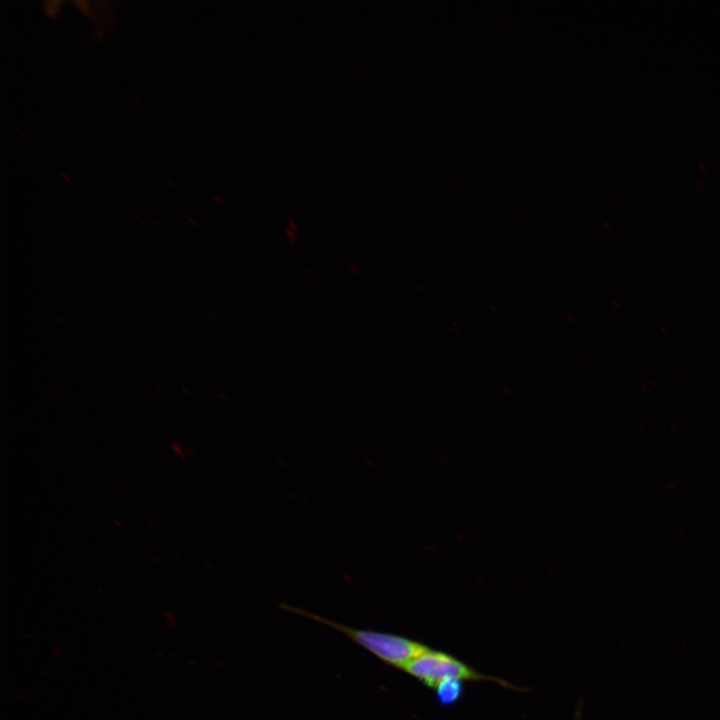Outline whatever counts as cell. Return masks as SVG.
<instances>
[{
  "instance_id": "obj_1",
  "label": "cell",
  "mask_w": 720,
  "mask_h": 720,
  "mask_svg": "<svg viewBox=\"0 0 720 720\" xmlns=\"http://www.w3.org/2000/svg\"><path fill=\"white\" fill-rule=\"evenodd\" d=\"M280 607L282 610L305 616L341 632L385 664L398 669H401L412 659L430 648L421 642L401 635L370 629L352 628L301 608L285 604H281Z\"/></svg>"
},
{
  "instance_id": "obj_2",
  "label": "cell",
  "mask_w": 720,
  "mask_h": 720,
  "mask_svg": "<svg viewBox=\"0 0 720 720\" xmlns=\"http://www.w3.org/2000/svg\"><path fill=\"white\" fill-rule=\"evenodd\" d=\"M401 670L430 689L444 680L455 679L463 682L489 681L504 688L519 690L503 679L480 673L451 654L431 648L412 659Z\"/></svg>"
},
{
  "instance_id": "obj_3",
  "label": "cell",
  "mask_w": 720,
  "mask_h": 720,
  "mask_svg": "<svg viewBox=\"0 0 720 720\" xmlns=\"http://www.w3.org/2000/svg\"><path fill=\"white\" fill-rule=\"evenodd\" d=\"M436 699L442 706L456 704L463 696V681L447 679L440 682L435 688Z\"/></svg>"
},
{
  "instance_id": "obj_4",
  "label": "cell",
  "mask_w": 720,
  "mask_h": 720,
  "mask_svg": "<svg viewBox=\"0 0 720 720\" xmlns=\"http://www.w3.org/2000/svg\"><path fill=\"white\" fill-rule=\"evenodd\" d=\"M59 4H61V2H58V1L47 2L46 8H45L47 14H49L51 12V10H53L52 16L57 15V11L59 10Z\"/></svg>"
},
{
  "instance_id": "obj_5",
  "label": "cell",
  "mask_w": 720,
  "mask_h": 720,
  "mask_svg": "<svg viewBox=\"0 0 720 720\" xmlns=\"http://www.w3.org/2000/svg\"><path fill=\"white\" fill-rule=\"evenodd\" d=\"M171 448L178 456H180L182 458L184 457L183 448L177 442H172Z\"/></svg>"
},
{
  "instance_id": "obj_6",
  "label": "cell",
  "mask_w": 720,
  "mask_h": 720,
  "mask_svg": "<svg viewBox=\"0 0 720 720\" xmlns=\"http://www.w3.org/2000/svg\"><path fill=\"white\" fill-rule=\"evenodd\" d=\"M574 720H580V709L577 710Z\"/></svg>"
},
{
  "instance_id": "obj_7",
  "label": "cell",
  "mask_w": 720,
  "mask_h": 720,
  "mask_svg": "<svg viewBox=\"0 0 720 720\" xmlns=\"http://www.w3.org/2000/svg\"><path fill=\"white\" fill-rule=\"evenodd\" d=\"M114 523L117 524L118 526H121V527L123 526L121 522H117L116 520H114Z\"/></svg>"
}]
</instances>
